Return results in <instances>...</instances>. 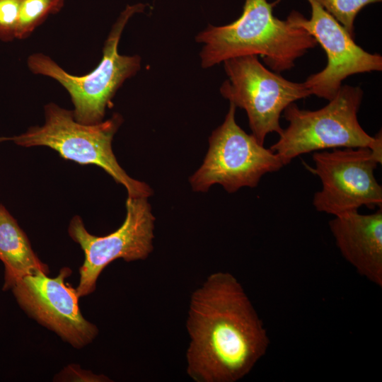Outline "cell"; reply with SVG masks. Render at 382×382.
<instances>
[{
    "mask_svg": "<svg viewBox=\"0 0 382 382\" xmlns=\"http://www.w3.org/2000/svg\"><path fill=\"white\" fill-rule=\"evenodd\" d=\"M186 371L195 382H236L247 376L270 344L262 321L238 279L210 274L189 303Z\"/></svg>",
    "mask_w": 382,
    "mask_h": 382,
    "instance_id": "6da1fadb",
    "label": "cell"
},
{
    "mask_svg": "<svg viewBox=\"0 0 382 382\" xmlns=\"http://www.w3.org/2000/svg\"><path fill=\"white\" fill-rule=\"evenodd\" d=\"M276 2L245 0L241 16L225 25H209L195 40L203 44L201 66L207 69L228 59L260 55L273 71L280 73L318 45L306 30L273 14Z\"/></svg>",
    "mask_w": 382,
    "mask_h": 382,
    "instance_id": "7a4b0ae2",
    "label": "cell"
},
{
    "mask_svg": "<svg viewBox=\"0 0 382 382\" xmlns=\"http://www.w3.org/2000/svg\"><path fill=\"white\" fill-rule=\"evenodd\" d=\"M44 113L42 126L30 127L19 135L0 137V142L10 141L23 147H49L65 160L100 167L126 188L128 197L147 198L152 195L147 184L127 174L113 153V137L123 122L120 114L114 113L105 121L87 125L76 121L73 110L54 103L46 104Z\"/></svg>",
    "mask_w": 382,
    "mask_h": 382,
    "instance_id": "3957f363",
    "label": "cell"
},
{
    "mask_svg": "<svg viewBox=\"0 0 382 382\" xmlns=\"http://www.w3.org/2000/svg\"><path fill=\"white\" fill-rule=\"evenodd\" d=\"M363 95L359 86L342 85L320 109L302 110L291 103L283 111L289 125L270 149L284 166L303 154L337 148H369L382 160L381 133L370 136L358 121Z\"/></svg>",
    "mask_w": 382,
    "mask_h": 382,
    "instance_id": "277c9868",
    "label": "cell"
},
{
    "mask_svg": "<svg viewBox=\"0 0 382 382\" xmlns=\"http://www.w3.org/2000/svg\"><path fill=\"white\" fill-rule=\"evenodd\" d=\"M146 6L143 3L127 5L107 36L100 63L85 75L69 74L44 53H33L28 57L27 65L33 74L55 80L67 91L76 121L87 125L103 121L106 109L117 90L140 69L141 57L120 54L118 45L130 18L144 12Z\"/></svg>",
    "mask_w": 382,
    "mask_h": 382,
    "instance_id": "5b68a950",
    "label": "cell"
},
{
    "mask_svg": "<svg viewBox=\"0 0 382 382\" xmlns=\"http://www.w3.org/2000/svg\"><path fill=\"white\" fill-rule=\"evenodd\" d=\"M223 63L228 79L220 93L245 110L252 134L261 144L268 134H280L279 118L288 105L312 95L304 82L289 81L269 70L256 55L234 57Z\"/></svg>",
    "mask_w": 382,
    "mask_h": 382,
    "instance_id": "8992f818",
    "label": "cell"
},
{
    "mask_svg": "<svg viewBox=\"0 0 382 382\" xmlns=\"http://www.w3.org/2000/svg\"><path fill=\"white\" fill-rule=\"evenodd\" d=\"M236 108L230 103L224 122L212 133L204 162L190 178L194 191L206 192L214 184L231 193L255 187L264 175L284 166L277 154L236 123Z\"/></svg>",
    "mask_w": 382,
    "mask_h": 382,
    "instance_id": "52a82bcc",
    "label": "cell"
},
{
    "mask_svg": "<svg viewBox=\"0 0 382 382\" xmlns=\"http://www.w3.org/2000/svg\"><path fill=\"white\" fill-rule=\"evenodd\" d=\"M125 205L126 217L123 224L104 236L91 234L79 216L71 219L69 235L84 253V261L79 268V282L76 288L79 297L95 291L98 278L112 261L144 260L153 251L155 217L147 198L128 197Z\"/></svg>",
    "mask_w": 382,
    "mask_h": 382,
    "instance_id": "ba28073f",
    "label": "cell"
},
{
    "mask_svg": "<svg viewBox=\"0 0 382 382\" xmlns=\"http://www.w3.org/2000/svg\"><path fill=\"white\" fill-rule=\"evenodd\" d=\"M311 170L321 182L313 204L320 212L338 216L361 206L374 209L382 205V187L374 171L382 160L366 147L316 151Z\"/></svg>",
    "mask_w": 382,
    "mask_h": 382,
    "instance_id": "9c48e42d",
    "label": "cell"
},
{
    "mask_svg": "<svg viewBox=\"0 0 382 382\" xmlns=\"http://www.w3.org/2000/svg\"><path fill=\"white\" fill-rule=\"evenodd\" d=\"M71 274L66 267L54 278L37 271L24 276L11 290L30 318L74 348L81 349L94 340L98 329L81 314L76 289L65 282Z\"/></svg>",
    "mask_w": 382,
    "mask_h": 382,
    "instance_id": "30bf717a",
    "label": "cell"
},
{
    "mask_svg": "<svg viewBox=\"0 0 382 382\" xmlns=\"http://www.w3.org/2000/svg\"><path fill=\"white\" fill-rule=\"evenodd\" d=\"M307 1L311 8L309 19L296 11H292L286 19L306 30L325 52L326 66L310 75L304 83L312 95L330 100L348 76L381 71L382 57L367 52L359 46L345 28L316 0Z\"/></svg>",
    "mask_w": 382,
    "mask_h": 382,
    "instance_id": "8fae6325",
    "label": "cell"
},
{
    "mask_svg": "<svg viewBox=\"0 0 382 382\" xmlns=\"http://www.w3.org/2000/svg\"><path fill=\"white\" fill-rule=\"evenodd\" d=\"M329 226L342 257L361 277L381 287V208L370 214L356 210L335 216Z\"/></svg>",
    "mask_w": 382,
    "mask_h": 382,
    "instance_id": "7c38bea8",
    "label": "cell"
},
{
    "mask_svg": "<svg viewBox=\"0 0 382 382\" xmlns=\"http://www.w3.org/2000/svg\"><path fill=\"white\" fill-rule=\"evenodd\" d=\"M0 260L4 265L3 290H11L24 276L37 271L49 274V267L34 253L16 219L0 204Z\"/></svg>",
    "mask_w": 382,
    "mask_h": 382,
    "instance_id": "4fadbf2b",
    "label": "cell"
},
{
    "mask_svg": "<svg viewBox=\"0 0 382 382\" xmlns=\"http://www.w3.org/2000/svg\"><path fill=\"white\" fill-rule=\"evenodd\" d=\"M65 0H22L16 25V39L24 40L51 15L63 8Z\"/></svg>",
    "mask_w": 382,
    "mask_h": 382,
    "instance_id": "5bb4252c",
    "label": "cell"
},
{
    "mask_svg": "<svg viewBox=\"0 0 382 382\" xmlns=\"http://www.w3.org/2000/svg\"><path fill=\"white\" fill-rule=\"evenodd\" d=\"M354 37V22L359 12L366 5L382 0H316Z\"/></svg>",
    "mask_w": 382,
    "mask_h": 382,
    "instance_id": "9a60e30c",
    "label": "cell"
},
{
    "mask_svg": "<svg viewBox=\"0 0 382 382\" xmlns=\"http://www.w3.org/2000/svg\"><path fill=\"white\" fill-rule=\"evenodd\" d=\"M22 0H0V41L16 39L17 19Z\"/></svg>",
    "mask_w": 382,
    "mask_h": 382,
    "instance_id": "2e32d148",
    "label": "cell"
}]
</instances>
